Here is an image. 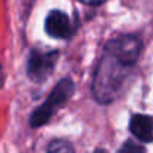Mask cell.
<instances>
[{
  "mask_svg": "<svg viewBox=\"0 0 153 153\" xmlns=\"http://www.w3.org/2000/svg\"><path fill=\"white\" fill-rule=\"evenodd\" d=\"M137 66L138 63L102 48L92 71L90 95L93 101L99 105L113 104L122 95Z\"/></svg>",
  "mask_w": 153,
  "mask_h": 153,
  "instance_id": "6da1fadb",
  "label": "cell"
},
{
  "mask_svg": "<svg viewBox=\"0 0 153 153\" xmlns=\"http://www.w3.org/2000/svg\"><path fill=\"white\" fill-rule=\"evenodd\" d=\"M75 93V83L71 76H62V78L51 87L48 96L42 104H39L29 117V125L32 129L42 128L51 122V119L72 99Z\"/></svg>",
  "mask_w": 153,
  "mask_h": 153,
  "instance_id": "7a4b0ae2",
  "label": "cell"
},
{
  "mask_svg": "<svg viewBox=\"0 0 153 153\" xmlns=\"http://www.w3.org/2000/svg\"><path fill=\"white\" fill-rule=\"evenodd\" d=\"M60 60V50H42V48H32L27 56L26 62V75L33 84H44L47 83Z\"/></svg>",
  "mask_w": 153,
  "mask_h": 153,
  "instance_id": "3957f363",
  "label": "cell"
},
{
  "mask_svg": "<svg viewBox=\"0 0 153 153\" xmlns=\"http://www.w3.org/2000/svg\"><path fill=\"white\" fill-rule=\"evenodd\" d=\"M44 32L48 38L56 41H69L76 33V24L69 14L62 9L53 8L47 12L44 20Z\"/></svg>",
  "mask_w": 153,
  "mask_h": 153,
  "instance_id": "277c9868",
  "label": "cell"
},
{
  "mask_svg": "<svg viewBox=\"0 0 153 153\" xmlns=\"http://www.w3.org/2000/svg\"><path fill=\"white\" fill-rule=\"evenodd\" d=\"M128 128L135 140L144 144L153 143V116L144 113H132Z\"/></svg>",
  "mask_w": 153,
  "mask_h": 153,
  "instance_id": "5b68a950",
  "label": "cell"
},
{
  "mask_svg": "<svg viewBox=\"0 0 153 153\" xmlns=\"http://www.w3.org/2000/svg\"><path fill=\"white\" fill-rule=\"evenodd\" d=\"M47 153H75V149L66 138H53L47 146Z\"/></svg>",
  "mask_w": 153,
  "mask_h": 153,
  "instance_id": "8992f818",
  "label": "cell"
},
{
  "mask_svg": "<svg viewBox=\"0 0 153 153\" xmlns=\"http://www.w3.org/2000/svg\"><path fill=\"white\" fill-rule=\"evenodd\" d=\"M117 153H147V149L144 147V143L134 138H128L119 147Z\"/></svg>",
  "mask_w": 153,
  "mask_h": 153,
  "instance_id": "52a82bcc",
  "label": "cell"
},
{
  "mask_svg": "<svg viewBox=\"0 0 153 153\" xmlns=\"http://www.w3.org/2000/svg\"><path fill=\"white\" fill-rule=\"evenodd\" d=\"M76 2H80L81 5H84L87 8H99V6L105 5L108 0H76Z\"/></svg>",
  "mask_w": 153,
  "mask_h": 153,
  "instance_id": "ba28073f",
  "label": "cell"
},
{
  "mask_svg": "<svg viewBox=\"0 0 153 153\" xmlns=\"http://www.w3.org/2000/svg\"><path fill=\"white\" fill-rule=\"evenodd\" d=\"M3 80H5V76H3V68H2V62H0V89L3 87Z\"/></svg>",
  "mask_w": 153,
  "mask_h": 153,
  "instance_id": "9c48e42d",
  "label": "cell"
},
{
  "mask_svg": "<svg viewBox=\"0 0 153 153\" xmlns=\"http://www.w3.org/2000/svg\"><path fill=\"white\" fill-rule=\"evenodd\" d=\"M93 153H108L105 149H102V147H98V149H95V152Z\"/></svg>",
  "mask_w": 153,
  "mask_h": 153,
  "instance_id": "30bf717a",
  "label": "cell"
}]
</instances>
